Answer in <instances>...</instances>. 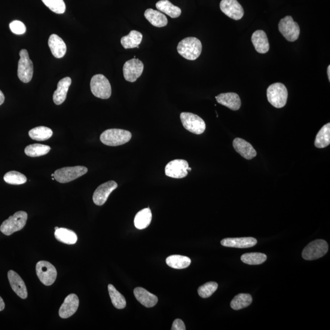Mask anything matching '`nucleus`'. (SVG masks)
Wrapping results in <instances>:
<instances>
[{"label":"nucleus","mask_w":330,"mask_h":330,"mask_svg":"<svg viewBox=\"0 0 330 330\" xmlns=\"http://www.w3.org/2000/svg\"><path fill=\"white\" fill-rule=\"evenodd\" d=\"M177 51L186 60L194 61L200 56L202 51L201 42L194 37H188L180 41Z\"/></svg>","instance_id":"1"},{"label":"nucleus","mask_w":330,"mask_h":330,"mask_svg":"<svg viewBox=\"0 0 330 330\" xmlns=\"http://www.w3.org/2000/svg\"><path fill=\"white\" fill-rule=\"evenodd\" d=\"M131 139V133L129 131L118 128L104 131L100 137L101 142L108 146L123 145L129 142Z\"/></svg>","instance_id":"2"},{"label":"nucleus","mask_w":330,"mask_h":330,"mask_svg":"<svg viewBox=\"0 0 330 330\" xmlns=\"http://www.w3.org/2000/svg\"><path fill=\"white\" fill-rule=\"evenodd\" d=\"M267 99L275 108H281L286 105L288 92L285 86L281 82H275L269 86L267 91Z\"/></svg>","instance_id":"3"},{"label":"nucleus","mask_w":330,"mask_h":330,"mask_svg":"<svg viewBox=\"0 0 330 330\" xmlns=\"http://www.w3.org/2000/svg\"><path fill=\"white\" fill-rule=\"evenodd\" d=\"M28 214L24 211H18L3 222L0 227L3 234L10 235L21 230L26 225Z\"/></svg>","instance_id":"4"},{"label":"nucleus","mask_w":330,"mask_h":330,"mask_svg":"<svg viewBox=\"0 0 330 330\" xmlns=\"http://www.w3.org/2000/svg\"><path fill=\"white\" fill-rule=\"evenodd\" d=\"M90 87L94 96L108 99L112 95V87L108 79L102 74L95 75L91 78Z\"/></svg>","instance_id":"5"},{"label":"nucleus","mask_w":330,"mask_h":330,"mask_svg":"<svg viewBox=\"0 0 330 330\" xmlns=\"http://www.w3.org/2000/svg\"><path fill=\"white\" fill-rule=\"evenodd\" d=\"M180 117L183 127L189 132L201 134L206 130V125L203 119L194 113L183 112Z\"/></svg>","instance_id":"6"},{"label":"nucleus","mask_w":330,"mask_h":330,"mask_svg":"<svg viewBox=\"0 0 330 330\" xmlns=\"http://www.w3.org/2000/svg\"><path fill=\"white\" fill-rule=\"evenodd\" d=\"M88 168L84 166L64 167L54 173V179L60 183H68L85 175Z\"/></svg>","instance_id":"7"},{"label":"nucleus","mask_w":330,"mask_h":330,"mask_svg":"<svg viewBox=\"0 0 330 330\" xmlns=\"http://www.w3.org/2000/svg\"><path fill=\"white\" fill-rule=\"evenodd\" d=\"M328 251V244L324 240L312 241L306 246L302 252V257L307 261H313L322 258Z\"/></svg>","instance_id":"8"},{"label":"nucleus","mask_w":330,"mask_h":330,"mask_svg":"<svg viewBox=\"0 0 330 330\" xmlns=\"http://www.w3.org/2000/svg\"><path fill=\"white\" fill-rule=\"evenodd\" d=\"M20 59L18 63L17 74L20 81L27 84L33 78V64L30 59L29 52L25 49L20 51Z\"/></svg>","instance_id":"9"},{"label":"nucleus","mask_w":330,"mask_h":330,"mask_svg":"<svg viewBox=\"0 0 330 330\" xmlns=\"http://www.w3.org/2000/svg\"><path fill=\"white\" fill-rule=\"evenodd\" d=\"M36 270L40 281L45 286H51L57 277V271L51 263L41 261L37 263Z\"/></svg>","instance_id":"10"},{"label":"nucleus","mask_w":330,"mask_h":330,"mask_svg":"<svg viewBox=\"0 0 330 330\" xmlns=\"http://www.w3.org/2000/svg\"><path fill=\"white\" fill-rule=\"evenodd\" d=\"M278 29L287 41L294 42L298 39L300 33L298 24L293 21L291 16H286L281 19Z\"/></svg>","instance_id":"11"},{"label":"nucleus","mask_w":330,"mask_h":330,"mask_svg":"<svg viewBox=\"0 0 330 330\" xmlns=\"http://www.w3.org/2000/svg\"><path fill=\"white\" fill-rule=\"evenodd\" d=\"M188 163L182 159H176L167 164L165 167V174L174 179L184 178L188 175Z\"/></svg>","instance_id":"12"},{"label":"nucleus","mask_w":330,"mask_h":330,"mask_svg":"<svg viewBox=\"0 0 330 330\" xmlns=\"http://www.w3.org/2000/svg\"><path fill=\"white\" fill-rule=\"evenodd\" d=\"M143 70L144 64L142 61L135 58L128 60L125 62L123 67L124 78L127 81H136L142 75Z\"/></svg>","instance_id":"13"},{"label":"nucleus","mask_w":330,"mask_h":330,"mask_svg":"<svg viewBox=\"0 0 330 330\" xmlns=\"http://www.w3.org/2000/svg\"><path fill=\"white\" fill-rule=\"evenodd\" d=\"M219 7L223 13L232 19L240 20L243 16L242 6L237 0H222Z\"/></svg>","instance_id":"14"},{"label":"nucleus","mask_w":330,"mask_h":330,"mask_svg":"<svg viewBox=\"0 0 330 330\" xmlns=\"http://www.w3.org/2000/svg\"><path fill=\"white\" fill-rule=\"evenodd\" d=\"M118 188V183L113 180L100 185L94 191L93 200L97 206H102L106 203L110 194Z\"/></svg>","instance_id":"15"},{"label":"nucleus","mask_w":330,"mask_h":330,"mask_svg":"<svg viewBox=\"0 0 330 330\" xmlns=\"http://www.w3.org/2000/svg\"><path fill=\"white\" fill-rule=\"evenodd\" d=\"M79 306V299L74 293L69 295L64 299V301L59 310L60 317L63 319H67L73 316L77 311Z\"/></svg>","instance_id":"16"},{"label":"nucleus","mask_w":330,"mask_h":330,"mask_svg":"<svg viewBox=\"0 0 330 330\" xmlns=\"http://www.w3.org/2000/svg\"><path fill=\"white\" fill-rule=\"evenodd\" d=\"M8 277L9 283L15 293L21 298L26 299L28 296L26 287L19 275L13 270H9Z\"/></svg>","instance_id":"17"},{"label":"nucleus","mask_w":330,"mask_h":330,"mask_svg":"<svg viewBox=\"0 0 330 330\" xmlns=\"http://www.w3.org/2000/svg\"><path fill=\"white\" fill-rule=\"evenodd\" d=\"M233 147L235 151L246 160H252L257 155L256 150L253 146L240 138H237L233 141Z\"/></svg>","instance_id":"18"},{"label":"nucleus","mask_w":330,"mask_h":330,"mask_svg":"<svg viewBox=\"0 0 330 330\" xmlns=\"http://www.w3.org/2000/svg\"><path fill=\"white\" fill-rule=\"evenodd\" d=\"M258 242L253 237L227 238L221 241L223 246L237 249H248L255 246Z\"/></svg>","instance_id":"19"},{"label":"nucleus","mask_w":330,"mask_h":330,"mask_svg":"<svg viewBox=\"0 0 330 330\" xmlns=\"http://www.w3.org/2000/svg\"><path fill=\"white\" fill-rule=\"evenodd\" d=\"M215 99L219 104L228 107L229 109L237 111L241 106V100L239 96L234 93L220 94L215 97Z\"/></svg>","instance_id":"20"},{"label":"nucleus","mask_w":330,"mask_h":330,"mask_svg":"<svg viewBox=\"0 0 330 330\" xmlns=\"http://www.w3.org/2000/svg\"><path fill=\"white\" fill-rule=\"evenodd\" d=\"M252 41L256 50L259 53H267L270 49L267 35L262 30H257L254 32L252 37Z\"/></svg>","instance_id":"21"},{"label":"nucleus","mask_w":330,"mask_h":330,"mask_svg":"<svg viewBox=\"0 0 330 330\" xmlns=\"http://www.w3.org/2000/svg\"><path fill=\"white\" fill-rule=\"evenodd\" d=\"M72 79L69 76L61 79L58 82L57 90L53 96V102L56 105H60L66 99L67 92L71 85Z\"/></svg>","instance_id":"22"},{"label":"nucleus","mask_w":330,"mask_h":330,"mask_svg":"<svg viewBox=\"0 0 330 330\" xmlns=\"http://www.w3.org/2000/svg\"><path fill=\"white\" fill-rule=\"evenodd\" d=\"M134 295L137 300L146 308L154 307L157 304V296L142 287L134 289Z\"/></svg>","instance_id":"23"},{"label":"nucleus","mask_w":330,"mask_h":330,"mask_svg":"<svg viewBox=\"0 0 330 330\" xmlns=\"http://www.w3.org/2000/svg\"><path fill=\"white\" fill-rule=\"evenodd\" d=\"M51 53L57 58L64 57L66 53L67 47L63 40L57 35H51L48 42Z\"/></svg>","instance_id":"24"},{"label":"nucleus","mask_w":330,"mask_h":330,"mask_svg":"<svg viewBox=\"0 0 330 330\" xmlns=\"http://www.w3.org/2000/svg\"><path fill=\"white\" fill-rule=\"evenodd\" d=\"M145 17L153 26L158 28L167 25L168 19L165 15L160 11L148 9L145 12Z\"/></svg>","instance_id":"25"},{"label":"nucleus","mask_w":330,"mask_h":330,"mask_svg":"<svg viewBox=\"0 0 330 330\" xmlns=\"http://www.w3.org/2000/svg\"><path fill=\"white\" fill-rule=\"evenodd\" d=\"M143 35L136 30L131 31L127 36L122 37L121 43L125 49L138 48L142 42Z\"/></svg>","instance_id":"26"},{"label":"nucleus","mask_w":330,"mask_h":330,"mask_svg":"<svg viewBox=\"0 0 330 330\" xmlns=\"http://www.w3.org/2000/svg\"><path fill=\"white\" fill-rule=\"evenodd\" d=\"M152 221V212L149 208H146L138 212L134 217V226L140 230L148 228Z\"/></svg>","instance_id":"27"},{"label":"nucleus","mask_w":330,"mask_h":330,"mask_svg":"<svg viewBox=\"0 0 330 330\" xmlns=\"http://www.w3.org/2000/svg\"><path fill=\"white\" fill-rule=\"evenodd\" d=\"M156 8L159 11L169 15L173 18L179 17L181 14V9L174 6L168 0H160L156 4Z\"/></svg>","instance_id":"28"},{"label":"nucleus","mask_w":330,"mask_h":330,"mask_svg":"<svg viewBox=\"0 0 330 330\" xmlns=\"http://www.w3.org/2000/svg\"><path fill=\"white\" fill-rule=\"evenodd\" d=\"M54 237L60 242L68 244H75L78 239L75 232L66 228H58L55 230Z\"/></svg>","instance_id":"29"},{"label":"nucleus","mask_w":330,"mask_h":330,"mask_svg":"<svg viewBox=\"0 0 330 330\" xmlns=\"http://www.w3.org/2000/svg\"><path fill=\"white\" fill-rule=\"evenodd\" d=\"M330 144V124L324 125L318 132L314 145L317 148L322 149L329 145Z\"/></svg>","instance_id":"30"},{"label":"nucleus","mask_w":330,"mask_h":330,"mask_svg":"<svg viewBox=\"0 0 330 330\" xmlns=\"http://www.w3.org/2000/svg\"><path fill=\"white\" fill-rule=\"evenodd\" d=\"M166 262L170 267L175 269H183L191 264V259L188 257L181 255H172L168 257Z\"/></svg>","instance_id":"31"},{"label":"nucleus","mask_w":330,"mask_h":330,"mask_svg":"<svg viewBox=\"0 0 330 330\" xmlns=\"http://www.w3.org/2000/svg\"><path fill=\"white\" fill-rule=\"evenodd\" d=\"M29 134L31 139L38 142H43L50 139L53 135V131L50 128L39 126L30 130Z\"/></svg>","instance_id":"32"},{"label":"nucleus","mask_w":330,"mask_h":330,"mask_svg":"<svg viewBox=\"0 0 330 330\" xmlns=\"http://www.w3.org/2000/svg\"><path fill=\"white\" fill-rule=\"evenodd\" d=\"M51 150L50 147L41 144H33L26 147L24 153L31 157H40L47 154Z\"/></svg>","instance_id":"33"},{"label":"nucleus","mask_w":330,"mask_h":330,"mask_svg":"<svg viewBox=\"0 0 330 330\" xmlns=\"http://www.w3.org/2000/svg\"><path fill=\"white\" fill-rule=\"evenodd\" d=\"M252 301V296L249 293H239L231 301V307L234 310H241L249 307Z\"/></svg>","instance_id":"34"},{"label":"nucleus","mask_w":330,"mask_h":330,"mask_svg":"<svg viewBox=\"0 0 330 330\" xmlns=\"http://www.w3.org/2000/svg\"><path fill=\"white\" fill-rule=\"evenodd\" d=\"M108 289L110 298H111L112 304L114 307L119 310L125 308L126 307V300H125L124 296L120 292H119L112 284H109Z\"/></svg>","instance_id":"35"},{"label":"nucleus","mask_w":330,"mask_h":330,"mask_svg":"<svg viewBox=\"0 0 330 330\" xmlns=\"http://www.w3.org/2000/svg\"><path fill=\"white\" fill-rule=\"evenodd\" d=\"M267 258L265 254L260 253H246L241 256V261L249 265L262 264Z\"/></svg>","instance_id":"36"},{"label":"nucleus","mask_w":330,"mask_h":330,"mask_svg":"<svg viewBox=\"0 0 330 330\" xmlns=\"http://www.w3.org/2000/svg\"><path fill=\"white\" fill-rule=\"evenodd\" d=\"M4 180L9 184L21 185L26 182L27 179L23 174L17 171H12L5 174Z\"/></svg>","instance_id":"37"},{"label":"nucleus","mask_w":330,"mask_h":330,"mask_svg":"<svg viewBox=\"0 0 330 330\" xmlns=\"http://www.w3.org/2000/svg\"><path fill=\"white\" fill-rule=\"evenodd\" d=\"M42 1L54 13L61 14L65 12L66 5L63 0H42Z\"/></svg>","instance_id":"38"},{"label":"nucleus","mask_w":330,"mask_h":330,"mask_svg":"<svg viewBox=\"0 0 330 330\" xmlns=\"http://www.w3.org/2000/svg\"><path fill=\"white\" fill-rule=\"evenodd\" d=\"M218 284L215 282H209L204 284L203 286L199 287L198 294L202 298H209L218 289Z\"/></svg>","instance_id":"39"},{"label":"nucleus","mask_w":330,"mask_h":330,"mask_svg":"<svg viewBox=\"0 0 330 330\" xmlns=\"http://www.w3.org/2000/svg\"><path fill=\"white\" fill-rule=\"evenodd\" d=\"M11 32L15 35H21L25 33L26 28L23 22L20 21L14 20L9 24Z\"/></svg>","instance_id":"40"},{"label":"nucleus","mask_w":330,"mask_h":330,"mask_svg":"<svg viewBox=\"0 0 330 330\" xmlns=\"http://www.w3.org/2000/svg\"><path fill=\"white\" fill-rule=\"evenodd\" d=\"M172 330H185V325L181 319H176L173 323Z\"/></svg>","instance_id":"41"},{"label":"nucleus","mask_w":330,"mask_h":330,"mask_svg":"<svg viewBox=\"0 0 330 330\" xmlns=\"http://www.w3.org/2000/svg\"><path fill=\"white\" fill-rule=\"evenodd\" d=\"M5 97L4 94H3V92L0 90V105H2L3 103L5 102Z\"/></svg>","instance_id":"42"},{"label":"nucleus","mask_w":330,"mask_h":330,"mask_svg":"<svg viewBox=\"0 0 330 330\" xmlns=\"http://www.w3.org/2000/svg\"><path fill=\"white\" fill-rule=\"evenodd\" d=\"M5 307V304L4 301H3V299L0 296V311H2L3 310H4Z\"/></svg>","instance_id":"43"},{"label":"nucleus","mask_w":330,"mask_h":330,"mask_svg":"<svg viewBox=\"0 0 330 330\" xmlns=\"http://www.w3.org/2000/svg\"><path fill=\"white\" fill-rule=\"evenodd\" d=\"M327 74H328L329 81L330 80V66H328V69H327Z\"/></svg>","instance_id":"44"},{"label":"nucleus","mask_w":330,"mask_h":330,"mask_svg":"<svg viewBox=\"0 0 330 330\" xmlns=\"http://www.w3.org/2000/svg\"><path fill=\"white\" fill-rule=\"evenodd\" d=\"M187 171H191V168L188 167V169H187Z\"/></svg>","instance_id":"45"},{"label":"nucleus","mask_w":330,"mask_h":330,"mask_svg":"<svg viewBox=\"0 0 330 330\" xmlns=\"http://www.w3.org/2000/svg\"><path fill=\"white\" fill-rule=\"evenodd\" d=\"M58 228H58V227H55V228H54V229H55V230H57V229H58Z\"/></svg>","instance_id":"46"}]
</instances>
